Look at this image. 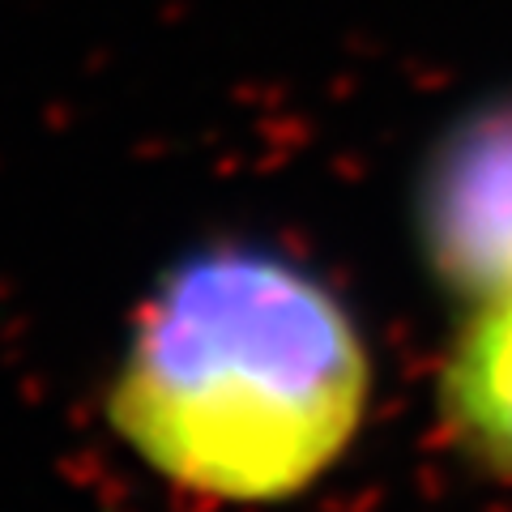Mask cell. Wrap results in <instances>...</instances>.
<instances>
[{
    "label": "cell",
    "mask_w": 512,
    "mask_h": 512,
    "mask_svg": "<svg viewBox=\"0 0 512 512\" xmlns=\"http://www.w3.org/2000/svg\"><path fill=\"white\" fill-rule=\"evenodd\" d=\"M436 419L466 466L512 483V299L457 312L436 372Z\"/></svg>",
    "instance_id": "obj_3"
},
{
    "label": "cell",
    "mask_w": 512,
    "mask_h": 512,
    "mask_svg": "<svg viewBox=\"0 0 512 512\" xmlns=\"http://www.w3.org/2000/svg\"><path fill=\"white\" fill-rule=\"evenodd\" d=\"M414 252L457 312L512 299V90L466 107L423 154Z\"/></svg>",
    "instance_id": "obj_2"
},
{
    "label": "cell",
    "mask_w": 512,
    "mask_h": 512,
    "mask_svg": "<svg viewBox=\"0 0 512 512\" xmlns=\"http://www.w3.org/2000/svg\"><path fill=\"white\" fill-rule=\"evenodd\" d=\"M376 350L342 291L256 239L180 252L128 316L103 419L133 461L214 508H278L359 444Z\"/></svg>",
    "instance_id": "obj_1"
}]
</instances>
